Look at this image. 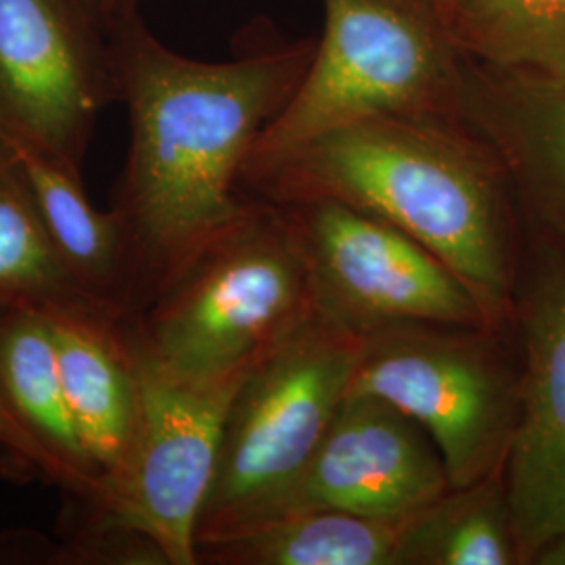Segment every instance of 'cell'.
Listing matches in <instances>:
<instances>
[{"label":"cell","mask_w":565,"mask_h":565,"mask_svg":"<svg viewBox=\"0 0 565 565\" xmlns=\"http://www.w3.org/2000/svg\"><path fill=\"white\" fill-rule=\"evenodd\" d=\"M130 147L114 207L139 315L247 207L243 166L300 86L317 41L266 42L228 61L184 57L132 15L114 28Z\"/></svg>","instance_id":"obj_1"},{"label":"cell","mask_w":565,"mask_h":565,"mask_svg":"<svg viewBox=\"0 0 565 565\" xmlns=\"http://www.w3.org/2000/svg\"><path fill=\"white\" fill-rule=\"evenodd\" d=\"M242 191L275 205L333 200L380 216L436 254L492 323L515 324L524 223L501 158L465 120L352 121L245 172Z\"/></svg>","instance_id":"obj_2"},{"label":"cell","mask_w":565,"mask_h":565,"mask_svg":"<svg viewBox=\"0 0 565 565\" xmlns=\"http://www.w3.org/2000/svg\"><path fill=\"white\" fill-rule=\"evenodd\" d=\"M315 312L308 270L279 205L242 216L124 321L147 356L193 382L243 375Z\"/></svg>","instance_id":"obj_3"},{"label":"cell","mask_w":565,"mask_h":565,"mask_svg":"<svg viewBox=\"0 0 565 565\" xmlns=\"http://www.w3.org/2000/svg\"><path fill=\"white\" fill-rule=\"evenodd\" d=\"M323 4V36L310 67L264 128L243 174L352 121L375 116L463 120L469 57L452 39L440 0Z\"/></svg>","instance_id":"obj_4"},{"label":"cell","mask_w":565,"mask_h":565,"mask_svg":"<svg viewBox=\"0 0 565 565\" xmlns=\"http://www.w3.org/2000/svg\"><path fill=\"white\" fill-rule=\"evenodd\" d=\"M359 350L361 335L315 310L245 373L224 419L198 551L281 515L350 390Z\"/></svg>","instance_id":"obj_5"},{"label":"cell","mask_w":565,"mask_h":565,"mask_svg":"<svg viewBox=\"0 0 565 565\" xmlns=\"http://www.w3.org/2000/svg\"><path fill=\"white\" fill-rule=\"evenodd\" d=\"M513 327L392 323L361 335L348 392L394 404L438 446L452 486L505 469L520 415Z\"/></svg>","instance_id":"obj_6"},{"label":"cell","mask_w":565,"mask_h":565,"mask_svg":"<svg viewBox=\"0 0 565 565\" xmlns=\"http://www.w3.org/2000/svg\"><path fill=\"white\" fill-rule=\"evenodd\" d=\"M128 342L139 369L141 422L130 461L97 513L99 527L153 546L163 564L195 565L198 522L218 463L224 419L245 375L184 380Z\"/></svg>","instance_id":"obj_7"},{"label":"cell","mask_w":565,"mask_h":565,"mask_svg":"<svg viewBox=\"0 0 565 565\" xmlns=\"http://www.w3.org/2000/svg\"><path fill=\"white\" fill-rule=\"evenodd\" d=\"M300 247L315 310L364 335L392 323L488 324L482 303L436 254L359 207L279 205Z\"/></svg>","instance_id":"obj_8"},{"label":"cell","mask_w":565,"mask_h":565,"mask_svg":"<svg viewBox=\"0 0 565 565\" xmlns=\"http://www.w3.org/2000/svg\"><path fill=\"white\" fill-rule=\"evenodd\" d=\"M111 102H120L114 28L97 0H0V130L82 172Z\"/></svg>","instance_id":"obj_9"},{"label":"cell","mask_w":565,"mask_h":565,"mask_svg":"<svg viewBox=\"0 0 565 565\" xmlns=\"http://www.w3.org/2000/svg\"><path fill=\"white\" fill-rule=\"evenodd\" d=\"M520 415L505 484L522 565L565 532V252L530 249L515 298Z\"/></svg>","instance_id":"obj_10"},{"label":"cell","mask_w":565,"mask_h":565,"mask_svg":"<svg viewBox=\"0 0 565 565\" xmlns=\"http://www.w3.org/2000/svg\"><path fill=\"white\" fill-rule=\"evenodd\" d=\"M450 486L445 459L422 425L377 396L348 392L279 518L338 509L411 520Z\"/></svg>","instance_id":"obj_11"},{"label":"cell","mask_w":565,"mask_h":565,"mask_svg":"<svg viewBox=\"0 0 565 565\" xmlns=\"http://www.w3.org/2000/svg\"><path fill=\"white\" fill-rule=\"evenodd\" d=\"M461 109L505 166L527 247L565 252V74L467 60Z\"/></svg>","instance_id":"obj_12"},{"label":"cell","mask_w":565,"mask_h":565,"mask_svg":"<svg viewBox=\"0 0 565 565\" xmlns=\"http://www.w3.org/2000/svg\"><path fill=\"white\" fill-rule=\"evenodd\" d=\"M46 317L53 327L65 401L82 445L102 471L107 499L109 486L130 461L141 422L135 352L124 321L70 312Z\"/></svg>","instance_id":"obj_13"},{"label":"cell","mask_w":565,"mask_h":565,"mask_svg":"<svg viewBox=\"0 0 565 565\" xmlns=\"http://www.w3.org/2000/svg\"><path fill=\"white\" fill-rule=\"evenodd\" d=\"M0 398L46 457L51 482L97 513L105 503V480L82 445L65 401L46 312L11 306L0 319Z\"/></svg>","instance_id":"obj_14"},{"label":"cell","mask_w":565,"mask_h":565,"mask_svg":"<svg viewBox=\"0 0 565 565\" xmlns=\"http://www.w3.org/2000/svg\"><path fill=\"white\" fill-rule=\"evenodd\" d=\"M0 135L20 162L44 228L63 263L93 296L118 308L126 321L135 264L118 210L99 212L86 195L82 172L65 166L41 145L7 130Z\"/></svg>","instance_id":"obj_15"},{"label":"cell","mask_w":565,"mask_h":565,"mask_svg":"<svg viewBox=\"0 0 565 565\" xmlns=\"http://www.w3.org/2000/svg\"><path fill=\"white\" fill-rule=\"evenodd\" d=\"M0 300L46 315L124 321L120 310L82 285L51 242L20 162L0 135Z\"/></svg>","instance_id":"obj_16"},{"label":"cell","mask_w":565,"mask_h":565,"mask_svg":"<svg viewBox=\"0 0 565 565\" xmlns=\"http://www.w3.org/2000/svg\"><path fill=\"white\" fill-rule=\"evenodd\" d=\"M406 522L338 509H303L239 539L202 546L198 564L398 565Z\"/></svg>","instance_id":"obj_17"},{"label":"cell","mask_w":565,"mask_h":565,"mask_svg":"<svg viewBox=\"0 0 565 565\" xmlns=\"http://www.w3.org/2000/svg\"><path fill=\"white\" fill-rule=\"evenodd\" d=\"M398 565H522L505 473L450 486L413 515Z\"/></svg>","instance_id":"obj_18"},{"label":"cell","mask_w":565,"mask_h":565,"mask_svg":"<svg viewBox=\"0 0 565 565\" xmlns=\"http://www.w3.org/2000/svg\"><path fill=\"white\" fill-rule=\"evenodd\" d=\"M469 60L565 74V0H440Z\"/></svg>","instance_id":"obj_19"},{"label":"cell","mask_w":565,"mask_h":565,"mask_svg":"<svg viewBox=\"0 0 565 565\" xmlns=\"http://www.w3.org/2000/svg\"><path fill=\"white\" fill-rule=\"evenodd\" d=\"M11 308V303L0 300V319L4 317V312ZM0 448H4L7 452H11L20 463L28 465L36 471H41L42 476L51 482V467L46 457L42 455L41 448L36 443L23 431L15 417L9 413V408L0 398Z\"/></svg>","instance_id":"obj_20"},{"label":"cell","mask_w":565,"mask_h":565,"mask_svg":"<svg viewBox=\"0 0 565 565\" xmlns=\"http://www.w3.org/2000/svg\"><path fill=\"white\" fill-rule=\"evenodd\" d=\"M530 565H565V532L546 539L545 543L532 553Z\"/></svg>","instance_id":"obj_21"},{"label":"cell","mask_w":565,"mask_h":565,"mask_svg":"<svg viewBox=\"0 0 565 565\" xmlns=\"http://www.w3.org/2000/svg\"><path fill=\"white\" fill-rule=\"evenodd\" d=\"M97 2H99L107 21L111 23V28H116L121 21L137 15L139 4H141V0H97Z\"/></svg>","instance_id":"obj_22"}]
</instances>
